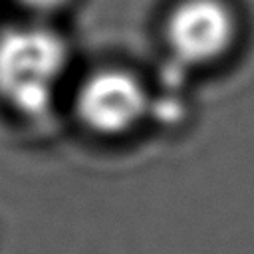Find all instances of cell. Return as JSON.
Returning <instances> with one entry per match:
<instances>
[{
  "mask_svg": "<svg viewBox=\"0 0 254 254\" xmlns=\"http://www.w3.org/2000/svg\"><path fill=\"white\" fill-rule=\"evenodd\" d=\"M64 38L44 26H14L0 32V99L24 117L52 109L67 67Z\"/></svg>",
  "mask_w": 254,
  "mask_h": 254,
  "instance_id": "6da1fadb",
  "label": "cell"
},
{
  "mask_svg": "<svg viewBox=\"0 0 254 254\" xmlns=\"http://www.w3.org/2000/svg\"><path fill=\"white\" fill-rule=\"evenodd\" d=\"M149 109V95L127 69L105 67L89 73L75 97L77 119L95 135L117 137L135 129Z\"/></svg>",
  "mask_w": 254,
  "mask_h": 254,
  "instance_id": "7a4b0ae2",
  "label": "cell"
},
{
  "mask_svg": "<svg viewBox=\"0 0 254 254\" xmlns=\"http://www.w3.org/2000/svg\"><path fill=\"white\" fill-rule=\"evenodd\" d=\"M236 38V20L224 0H181L167 16L165 40L187 65H206L222 58Z\"/></svg>",
  "mask_w": 254,
  "mask_h": 254,
  "instance_id": "3957f363",
  "label": "cell"
},
{
  "mask_svg": "<svg viewBox=\"0 0 254 254\" xmlns=\"http://www.w3.org/2000/svg\"><path fill=\"white\" fill-rule=\"evenodd\" d=\"M18 2L36 14H52L62 10L69 0H18Z\"/></svg>",
  "mask_w": 254,
  "mask_h": 254,
  "instance_id": "277c9868",
  "label": "cell"
}]
</instances>
